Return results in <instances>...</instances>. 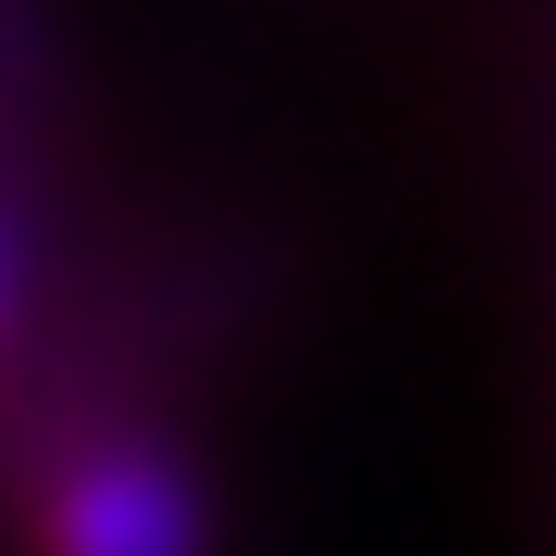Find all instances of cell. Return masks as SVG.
<instances>
[{
    "mask_svg": "<svg viewBox=\"0 0 556 556\" xmlns=\"http://www.w3.org/2000/svg\"><path fill=\"white\" fill-rule=\"evenodd\" d=\"M36 355H48V320H36V214H24V178H0V403L24 391Z\"/></svg>",
    "mask_w": 556,
    "mask_h": 556,
    "instance_id": "1",
    "label": "cell"
},
{
    "mask_svg": "<svg viewBox=\"0 0 556 556\" xmlns=\"http://www.w3.org/2000/svg\"><path fill=\"white\" fill-rule=\"evenodd\" d=\"M0 72L36 84V96L60 108V36H48V0H0Z\"/></svg>",
    "mask_w": 556,
    "mask_h": 556,
    "instance_id": "2",
    "label": "cell"
}]
</instances>
